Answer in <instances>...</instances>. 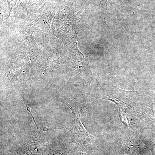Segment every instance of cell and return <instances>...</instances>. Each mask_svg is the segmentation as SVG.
<instances>
[{"instance_id":"obj_2","label":"cell","mask_w":155,"mask_h":155,"mask_svg":"<svg viewBox=\"0 0 155 155\" xmlns=\"http://www.w3.org/2000/svg\"><path fill=\"white\" fill-rule=\"evenodd\" d=\"M71 58L74 67L78 73L90 83L93 77L92 73L90 69L88 58L84 55L76 46L71 51Z\"/></svg>"},{"instance_id":"obj_3","label":"cell","mask_w":155,"mask_h":155,"mask_svg":"<svg viewBox=\"0 0 155 155\" xmlns=\"http://www.w3.org/2000/svg\"><path fill=\"white\" fill-rule=\"evenodd\" d=\"M57 128H54V129H50V128H48V129L47 127H44L43 128V130L44 131H47L48 130H53V129H57Z\"/></svg>"},{"instance_id":"obj_1","label":"cell","mask_w":155,"mask_h":155,"mask_svg":"<svg viewBox=\"0 0 155 155\" xmlns=\"http://www.w3.org/2000/svg\"><path fill=\"white\" fill-rule=\"evenodd\" d=\"M102 96L119 107L122 123L128 127H138L141 121V95L137 92L122 90L114 86L106 87Z\"/></svg>"}]
</instances>
